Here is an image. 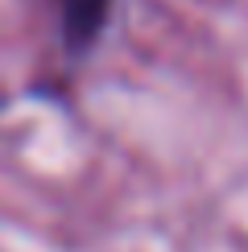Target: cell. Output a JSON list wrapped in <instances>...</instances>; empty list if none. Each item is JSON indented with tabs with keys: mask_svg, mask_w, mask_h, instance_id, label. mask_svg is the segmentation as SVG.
Returning <instances> with one entry per match:
<instances>
[{
	"mask_svg": "<svg viewBox=\"0 0 248 252\" xmlns=\"http://www.w3.org/2000/svg\"><path fill=\"white\" fill-rule=\"evenodd\" d=\"M62 17H66L70 41H91L99 33L103 17H108V0H62Z\"/></svg>",
	"mask_w": 248,
	"mask_h": 252,
	"instance_id": "obj_1",
	"label": "cell"
}]
</instances>
